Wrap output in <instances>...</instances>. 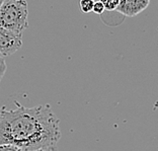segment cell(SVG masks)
Listing matches in <instances>:
<instances>
[{
	"instance_id": "cell-1",
	"label": "cell",
	"mask_w": 158,
	"mask_h": 151,
	"mask_svg": "<svg viewBox=\"0 0 158 151\" xmlns=\"http://www.w3.org/2000/svg\"><path fill=\"white\" fill-rule=\"evenodd\" d=\"M15 110L0 107V144H13L24 151L56 146L61 138L60 120L50 105Z\"/></svg>"
},
{
	"instance_id": "cell-2",
	"label": "cell",
	"mask_w": 158,
	"mask_h": 151,
	"mask_svg": "<svg viewBox=\"0 0 158 151\" xmlns=\"http://www.w3.org/2000/svg\"><path fill=\"white\" fill-rule=\"evenodd\" d=\"M27 15L26 0H4L0 6V27L23 34L28 27Z\"/></svg>"
},
{
	"instance_id": "cell-3",
	"label": "cell",
	"mask_w": 158,
	"mask_h": 151,
	"mask_svg": "<svg viewBox=\"0 0 158 151\" xmlns=\"http://www.w3.org/2000/svg\"><path fill=\"white\" fill-rule=\"evenodd\" d=\"M23 46V34L15 33L0 27V56L7 57L14 54Z\"/></svg>"
},
{
	"instance_id": "cell-4",
	"label": "cell",
	"mask_w": 158,
	"mask_h": 151,
	"mask_svg": "<svg viewBox=\"0 0 158 151\" xmlns=\"http://www.w3.org/2000/svg\"><path fill=\"white\" fill-rule=\"evenodd\" d=\"M150 0H120L117 9L126 16H136L148 7Z\"/></svg>"
},
{
	"instance_id": "cell-5",
	"label": "cell",
	"mask_w": 158,
	"mask_h": 151,
	"mask_svg": "<svg viewBox=\"0 0 158 151\" xmlns=\"http://www.w3.org/2000/svg\"><path fill=\"white\" fill-rule=\"evenodd\" d=\"M93 3H94L93 0H80L79 5H80L81 11L83 13H85V14L91 12L92 11V7H93Z\"/></svg>"
},
{
	"instance_id": "cell-6",
	"label": "cell",
	"mask_w": 158,
	"mask_h": 151,
	"mask_svg": "<svg viewBox=\"0 0 158 151\" xmlns=\"http://www.w3.org/2000/svg\"><path fill=\"white\" fill-rule=\"evenodd\" d=\"M99 1L105 6V9L109 10V11L116 10L118 6V3H120V0H99Z\"/></svg>"
},
{
	"instance_id": "cell-7",
	"label": "cell",
	"mask_w": 158,
	"mask_h": 151,
	"mask_svg": "<svg viewBox=\"0 0 158 151\" xmlns=\"http://www.w3.org/2000/svg\"><path fill=\"white\" fill-rule=\"evenodd\" d=\"M0 151H24V150L13 144H0Z\"/></svg>"
},
{
	"instance_id": "cell-8",
	"label": "cell",
	"mask_w": 158,
	"mask_h": 151,
	"mask_svg": "<svg viewBox=\"0 0 158 151\" xmlns=\"http://www.w3.org/2000/svg\"><path fill=\"white\" fill-rule=\"evenodd\" d=\"M105 6L102 5V3L100 1H94V3H93V7H92V11L98 14V15H100V14H102L103 11H105Z\"/></svg>"
},
{
	"instance_id": "cell-9",
	"label": "cell",
	"mask_w": 158,
	"mask_h": 151,
	"mask_svg": "<svg viewBox=\"0 0 158 151\" xmlns=\"http://www.w3.org/2000/svg\"><path fill=\"white\" fill-rule=\"evenodd\" d=\"M6 68L7 67H6V63L4 61V58L0 56V82H1L3 77H4V74L6 72Z\"/></svg>"
},
{
	"instance_id": "cell-10",
	"label": "cell",
	"mask_w": 158,
	"mask_h": 151,
	"mask_svg": "<svg viewBox=\"0 0 158 151\" xmlns=\"http://www.w3.org/2000/svg\"><path fill=\"white\" fill-rule=\"evenodd\" d=\"M27 151H58L56 148V146H47V147H42V148L34 149V150H27Z\"/></svg>"
},
{
	"instance_id": "cell-11",
	"label": "cell",
	"mask_w": 158,
	"mask_h": 151,
	"mask_svg": "<svg viewBox=\"0 0 158 151\" xmlns=\"http://www.w3.org/2000/svg\"><path fill=\"white\" fill-rule=\"evenodd\" d=\"M3 1H4V0H0V6H1V4L3 3Z\"/></svg>"
}]
</instances>
